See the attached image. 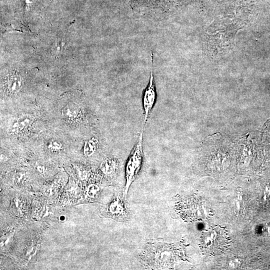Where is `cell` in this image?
<instances>
[{"label":"cell","instance_id":"obj_1","mask_svg":"<svg viewBox=\"0 0 270 270\" xmlns=\"http://www.w3.org/2000/svg\"><path fill=\"white\" fill-rule=\"evenodd\" d=\"M178 244L155 242L146 245L140 254L144 264L152 269H169L183 256Z\"/></svg>","mask_w":270,"mask_h":270},{"label":"cell","instance_id":"obj_2","mask_svg":"<svg viewBox=\"0 0 270 270\" xmlns=\"http://www.w3.org/2000/svg\"><path fill=\"white\" fill-rule=\"evenodd\" d=\"M144 128L140 134L138 139L134 146L126 161L125 168L126 184L124 196L126 198L130 186L138 176L142 162L143 148L142 140Z\"/></svg>","mask_w":270,"mask_h":270},{"label":"cell","instance_id":"obj_3","mask_svg":"<svg viewBox=\"0 0 270 270\" xmlns=\"http://www.w3.org/2000/svg\"><path fill=\"white\" fill-rule=\"evenodd\" d=\"M228 243V236L225 230L216 226L210 228L202 232L200 246L204 252L216 254L224 250Z\"/></svg>","mask_w":270,"mask_h":270},{"label":"cell","instance_id":"obj_4","mask_svg":"<svg viewBox=\"0 0 270 270\" xmlns=\"http://www.w3.org/2000/svg\"><path fill=\"white\" fill-rule=\"evenodd\" d=\"M199 200L190 198L179 202L177 208L179 214L183 218L188 220H198L204 219L206 215L204 213V206Z\"/></svg>","mask_w":270,"mask_h":270},{"label":"cell","instance_id":"obj_5","mask_svg":"<svg viewBox=\"0 0 270 270\" xmlns=\"http://www.w3.org/2000/svg\"><path fill=\"white\" fill-rule=\"evenodd\" d=\"M152 51H150L151 70L148 83L146 88L142 97V104L144 110V128L150 112L155 104L156 99V92L155 86L152 69Z\"/></svg>","mask_w":270,"mask_h":270},{"label":"cell","instance_id":"obj_6","mask_svg":"<svg viewBox=\"0 0 270 270\" xmlns=\"http://www.w3.org/2000/svg\"><path fill=\"white\" fill-rule=\"evenodd\" d=\"M108 210L110 216L118 221H125L129 216V212L126 204L118 196H116L110 202Z\"/></svg>","mask_w":270,"mask_h":270},{"label":"cell","instance_id":"obj_7","mask_svg":"<svg viewBox=\"0 0 270 270\" xmlns=\"http://www.w3.org/2000/svg\"><path fill=\"white\" fill-rule=\"evenodd\" d=\"M22 84V80L20 76L14 72L9 74L7 82V90L10 94H15L19 91Z\"/></svg>","mask_w":270,"mask_h":270},{"label":"cell","instance_id":"obj_8","mask_svg":"<svg viewBox=\"0 0 270 270\" xmlns=\"http://www.w3.org/2000/svg\"><path fill=\"white\" fill-rule=\"evenodd\" d=\"M118 166L117 162L114 159L107 158L101 163V171L106 175H110L114 172Z\"/></svg>","mask_w":270,"mask_h":270},{"label":"cell","instance_id":"obj_9","mask_svg":"<svg viewBox=\"0 0 270 270\" xmlns=\"http://www.w3.org/2000/svg\"><path fill=\"white\" fill-rule=\"evenodd\" d=\"M78 112V108L74 105H67L62 110V116L69 120L76 118Z\"/></svg>","mask_w":270,"mask_h":270},{"label":"cell","instance_id":"obj_10","mask_svg":"<svg viewBox=\"0 0 270 270\" xmlns=\"http://www.w3.org/2000/svg\"><path fill=\"white\" fill-rule=\"evenodd\" d=\"M98 140L95 138H92L86 142L84 152L86 156H92L96 151Z\"/></svg>","mask_w":270,"mask_h":270},{"label":"cell","instance_id":"obj_11","mask_svg":"<svg viewBox=\"0 0 270 270\" xmlns=\"http://www.w3.org/2000/svg\"><path fill=\"white\" fill-rule=\"evenodd\" d=\"M100 190V187L98 185L91 184L87 188V194L90 198H94L98 196Z\"/></svg>","mask_w":270,"mask_h":270},{"label":"cell","instance_id":"obj_12","mask_svg":"<svg viewBox=\"0 0 270 270\" xmlns=\"http://www.w3.org/2000/svg\"><path fill=\"white\" fill-rule=\"evenodd\" d=\"M32 122V119L28 116H24L20 119L18 122V125L19 128L22 130L28 126Z\"/></svg>","mask_w":270,"mask_h":270},{"label":"cell","instance_id":"obj_13","mask_svg":"<svg viewBox=\"0 0 270 270\" xmlns=\"http://www.w3.org/2000/svg\"><path fill=\"white\" fill-rule=\"evenodd\" d=\"M263 131V138L264 142H270V120L266 123Z\"/></svg>","mask_w":270,"mask_h":270},{"label":"cell","instance_id":"obj_14","mask_svg":"<svg viewBox=\"0 0 270 270\" xmlns=\"http://www.w3.org/2000/svg\"><path fill=\"white\" fill-rule=\"evenodd\" d=\"M61 147V144L56 142H53L50 144L48 148L54 150H58Z\"/></svg>","mask_w":270,"mask_h":270},{"label":"cell","instance_id":"obj_15","mask_svg":"<svg viewBox=\"0 0 270 270\" xmlns=\"http://www.w3.org/2000/svg\"><path fill=\"white\" fill-rule=\"evenodd\" d=\"M78 176L82 180H84L87 178V172H86L80 171L79 172Z\"/></svg>","mask_w":270,"mask_h":270},{"label":"cell","instance_id":"obj_16","mask_svg":"<svg viewBox=\"0 0 270 270\" xmlns=\"http://www.w3.org/2000/svg\"><path fill=\"white\" fill-rule=\"evenodd\" d=\"M66 220V217L64 215H61L60 216V221H64L65 220Z\"/></svg>","mask_w":270,"mask_h":270}]
</instances>
